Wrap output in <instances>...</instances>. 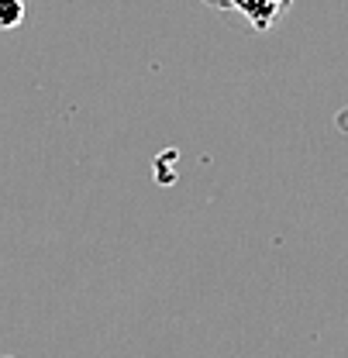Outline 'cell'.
<instances>
[{
  "label": "cell",
  "mask_w": 348,
  "mask_h": 358,
  "mask_svg": "<svg viewBox=\"0 0 348 358\" xmlns=\"http://www.w3.org/2000/svg\"><path fill=\"white\" fill-rule=\"evenodd\" d=\"M204 3L221 7V10H238L256 31H269L276 28V21H283L293 0H204Z\"/></svg>",
  "instance_id": "cell-1"
},
{
  "label": "cell",
  "mask_w": 348,
  "mask_h": 358,
  "mask_svg": "<svg viewBox=\"0 0 348 358\" xmlns=\"http://www.w3.org/2000/svg\"><path fill=\"white\" fill-rule=\"evenodd\" d=\"M21 14H25V10H21L18 0H4V24H7V28H14V24L21 21Z\"/></svg>",
  "instance_id": "cell-2"
}]
</instances>
